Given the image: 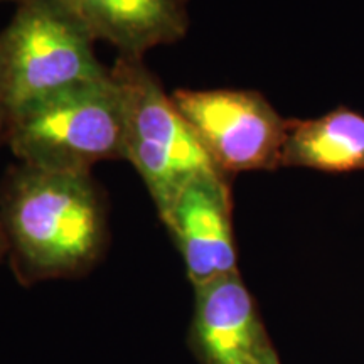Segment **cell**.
Masks as SVG:
<instances>
[{
  "label": "cell",
  "mask_w": 364,
  "mask_h": 364,
  "mask_svg": "<svg viewBox=\"0 0 364 364\" xmlns=\"http://www.w3.org/2000/svg\"><path fill=\"white\" fill-rule=\"evenodd\" d=\"M159 218L169 230L194 289L240 272L230 177L194 181Z\"/></svg>",
  "instance_id": "7"
},
{
  "label": "cell",
  "mask_w": 364,
  "mask_h": 364,
  "mask_svg": "<svg viewBox=\"0 0 364 364\" xmlns=\"http://www.w3.org/2000/svg\"><path fill=\"white\" fill-rule=\"evenodd\" d=\"M120 56L144 58L159 46L174 44L188 33V0H54Z\"/></svg>",
  "instance_id": "8"
},
{
  "label": "cell",
  "mask_w": 364,
  "mask_h": 364,
  "mask_svg": "<svg viewBox=\"0 0 364 364\" xmlns=\"http://www.w3.org/2000/svg\"><path fill=\"white\" fill-rule=\"evenodd\" d=\"M0 31V105L6 120L71 86L105 78L95 39L54 0H19ZM6 129V127H4Z\"/></svg>",
  "instance_id": "4"
},
{
  "label": "cell",
  "mask_w": 364,
  "mask_h": 364,
  "mask_svg": "<svg viewBox=\"0 0 364 364\" xmlns=\"http://www.w3.org/2000/svg\"><path fill=\"white\" fill-rule=\"evenodd\" d=\"M194 294L188 346L198 364H282L240 272Z\"/></svg>",
  "instance_id": "6"
},
{
  "label": "cell",
  "mask_w": 364,
  "mask_h": 364,
  "mask_svg": "<svg viewBox=\"0 0 364 364\" xmlns=\"http://www.w3.org/2000/svg\"><path fill=\"white\" fill-rule=\"evenodd\" d=\"M124 103V159L162 215L194 181L228 177L211 161L198 135L164 91L144 58L118 56L110 68Z\"/></svg>",
  "instance_id": "3"
},
{
  "label": "cell",
  "mask_w": 364,
  "mask_h": 364,
  "mask_svg": "<svg viewBox=\"0 0 364 364\" xmlns=\"http://www.w3.org/2000/svg\"><path fill=\"white\" fill-rule=\"evenodd\" d=\"M172 102L223 174L275 171L289 120L253 90H177Z\"/></svg>",
  "instance_id": "5"
},
{
  "label": "cell",
  "mask_w": 364,
  "mask_h": 364,
  "mask_svg": "<svg viewBox=\"0 0 364 364\" xmlns=\"http://www.w3.org/2000/svg\"><path fill=\"white\" fill-rule=\"evenodd\" d=\"M282 167L364 171V115L341 107L311 120H289Z\"/></svg>",
  "instance_id": "9"
},
{
  "label": "cell",
  "mask_w": 364,
  "mask_h": 364,
  "mask_svg": "<svg viewBox=\"0 0 364 364\" xmlns=\"http://www.w3.org/2000/svg\"><path fill=\"white\" fill-rule=\"evenodd\" d=\"M4 140L0 139V144ZM4 257H7V243H6V236H4V230H2V223H0V262L4 260Z\"/></svg>",
  "instance_id": "10"
},
{
  "label": "cell",
  "mask_w": 364,
  "mask_h": 364,
  "mask_svg": "<svg viewBox=\"0 0 364 364\" xmlns=\"http://www.w3.org/2000/svg\"><path fill=\"white\" fill-rule=\"evenodd\" d=\"M0 223L12 270L24 285L85 275L108 245L102 193L81 172L12 167L0 188Z\"/></svg>",
  "instance_id": "1"
},
{
  "label": "cell",
  "mask_w": 364,
  "mask_h": 364,
  "mask_svg": "<svg viewBox=\"0 0 364 364\" xmlns=\"http://www.w3.org/2000/svg\"><path fill=\"white\" fill-rule=\"evenodd\" d=\"M7 2H16L17 4V2H19V0H7Z\"/></svg>",
  "instance_id": "12"
},
{
  "label": "cell",
  "mask_w": 364,
  "mask_h": 364,
  "mask_svg": "<svg viewBox=\"0 0 364 364\" xmlns=\"http://www.w3.org/2000/svg\"><path fill=\"white\" fill-rule=\"evenodd\" d=\"M4 127H6V115H4L2 105H0V139L4 140Z\"/></svg>",
  "instance_id": "11"
},
{
  "label": "cell",
  "mask_w": 364,
  "mask_h": 364,
  "mask_svg": "<svg viewBox=\"0 0 364 364\" xmlns=\"http://www.w3.org/2000/svg\"><path fill=\"white\" fill-rule=\"evenodd\" d=\"M4 142L21 164L90 174L124 159V103L112 71L39 100L6 120Z\"/></svg>",
  "instance_id": "2"
}]
</instances>
